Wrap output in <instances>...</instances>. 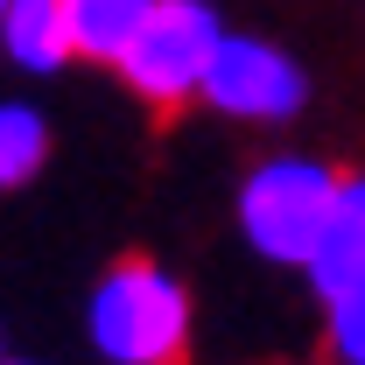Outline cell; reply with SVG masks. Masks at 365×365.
I'll return each mask as SVG.
<instances>
[{"instance_id":"30bf717a","label":"cell","mask_w":365,"mask_h":365,"mask_svg":"<svg viewBox=\"0 0 365 365\" xmlns=\"http://www.w3.org/2000/svg\"><path fill=\"white\" fill-rule=\"evenodd\" d=\"M0 365H7V344H0Z\"/></svg>"},{"instance_id":"8992f818","label":"cell","mask_w":365,"mask_h":365,"mask_svg":"<svg viewBox=\"0 0 365 365\" xmlns=\"http://www.w3.org/2000/svg\"><path fill=\"white\" fill-rule=\"evenodd\" d=\"M0 49L21 71H63L71 63V29H63V0H7L0 7Z\"/></svg>"},{"instance_id":"3957f363","label":"cell","mask_w":365,"mask_h":365,"mask_svg":"<svg viewBox=\"0 0 365 365\" xmlns=\"http://www.w3.org/2000/svg\"><path fill=\"white\" fill-rule=\"evenodd\" d=\"M218 43H225V14L211 0H155L148 21L134 29V43L120 49L113 78L134 91L148 113H176L190 98H204Z\"/></svg>"},{"instance_id":"6da1fadb","label":"cell","mask_w":365,"mask_h":365,"mask_svg":"<svg viewBox=\"0 0 365 365\" xmlns=\"http://www.w3.org/2000/svg\"><path fill=\"white\" fill-rule=\"evenodd\" d=\"M85 337L106 365H182V351H190V288L162 260L127 253L91 281Z\"/></svg>"},{"instance_id":"ba28073f","label":"cell","mask_w":365,"mask_h":365,"mask_svg":"<svg viewBox=\"0 0 365 365\" xmlns=\"http://www.w3.org/2000/svg\"><path fill=\"white\" fill-rule=\"evenodd\" d=\"M49 162V120L21 98H0V190L36 182Z\"/></svg>"},{"instance_id":"7a4b0ae2","label":"cell","mask_w":365,"mask_h":365,"mask_svg":"<svg viewBox=\"0 0 365 365\" xmlns=\"http://www.w3.org/2000/svg\"><path fill=\"white\" fill-rule=\"evenodd\" d=\"M337 190H344V176L330 162H317V155H267L239 182V239L260 260L302 274L317 260L323 232H330Z\"/></svg>"},{"instance_id":"277c9868","label":"cell","mask_w":365,"mask_h":365,"mask_svg":"<svg viewBox=\"0 0 365 365\" xmlns=\"http://www.w3.org/2000/svg\"><path fill=\"white\" fill-rule=\"evenodd\" d=\"M204 106L225 113V120H246V127H281L309 106V71L288 56L267 36H232L211 56V78H204Z\"/></svg>"},{"instance_id":"5b68a950","label":"cell","mask_w":365,"mask_h":365,"mask_svg":"<svg viewBox=\"0 0 365 365\" xmlns=\"http://www.w3.org/2000/svg\"><path fill=\"white\" fill-rule=\"evenodd\" d=\"M302 274H309V288H317L323 302L365 288V176H344L337 211H330V232H323L317 260H309Z\"/></svg>"},{"instance_id":"8fae6325","label":"cell","mask_w":365,"mask_h":365,"mask_svg":"<svg viewBox=\"0 0 365 365\" xmlns=\"http://www.w3.org/2000/svg\"><path fill=\"white\" fill-rule=\"evenodd\" d=\"M7 365H21V359H7Z\"/></svg>"},{"instance_id":"7c38bea8","label":"cell","mask_w":365,"mask_h":365,"mask_svg":"<svg viewBox=\"0 0 365 365\" xmlns=\"http://www.w3.org/2000/svg\"><path fill=\"white\" fill-rule=\"evenodd\" d=\"M0 7H7V0H0Z\"/></svg>"},{"instance_id":"52a82bcc","label":"cell","mask_w":365,"mask_h":365,"mask_svg":"<svg viewBox=\"0 0 365 365\" xmlns=\"http://www.w3.org/2000/svg\"><path fill=\"white\" fill-rule=\"evenodd\" d=\"M155 0H63V29H71V56L85 63H120V49L134 43V29L148 21Z\"/></svg>"},{"instance_id":"9c48e42d","label":"cell","mask_w":365,"mask_h":365,"mask_svg":"<svg viewBox=\"0 0 365 365\" xmlns=\"http://www.w3.org/2000/svg\"><path fill=\"white\" fill-rule=\"evenodd\" d=\"M323 330H330V351L344 365H365V288L323 302Z\"/></svg>"}]
</instances>
